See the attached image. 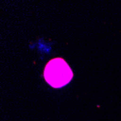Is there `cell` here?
Segmentation results:
<instances>
[{
  "label": "cell",
  "instance_id": "cell-1",
  "mask_svg": "<svg viewBox=\"0 0 121 121\" xmlns=\"http://www.w3.org/2000/svg\"><path fill=\"white\" fill-rule=\"evenodd\" d=\"M43 75L49 84L54 88H60L71 80L73 73L64 60L56 58L47 63Z\"/></svg>",
  "mask_w": 121,
  "mask_h": 121
}]
</instances>
